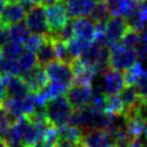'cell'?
<instances>
[{"mask_svg": "<svg viewBox=\"0 0 147 147\" xmlns=\"http://www.w3.org/2000/svg\"><path fill=\"white\" fill-rule=\"evenodd\" d=\"M44 110L47 119L56 127H61L68 124L72 113L71 106L63 95L49 99L45 103Z\"/></svg>", "mask_w": 147, "mask_h": 147, "instance_id": "6da1fadb", "label": "cell"}, {"mask_svg": "<svg viewBox=\"0 0 147 147\" xmlns=\"http://www.w3.org/2000/svg\"><path fill=\"white\" fill-rule=\"evenodd\" d=\"M137 62V53L134 49L127 48L121 42H116L109 48L108 65L110 69L123 71L127 70Z\"/></svg>", "mask_w": 147, "mask_h": 147, "instance_id": "7a4b0ae2", "label": "cell"}, {"mask_svg": "<svg viewBox=\"0 0 147 147\" xmlns=\"http://www.w3.org/2000/svg\"><path fill=\"white\" fill-rule=\"evenodd\" d=\"M2 107L10 114V116L15 121L20 117L31 115L37 108L34 96L31 93L21 98H6Z\"/></svg>", "mask_w": 147, "mask_h": 147, "instance_id": "3957f363", "label": "cell"}, {"mask_svg": "<svg viewBox=\"0 0 147 147\" xmlns=\"http://www.w3.org/2000/svg\"><path fill=\"white\" fill-rule=\"evenodd\" d=\"M46 21L49 29V34H56L61 29H63L69 22V15L67 13L65 6L57 1L45 8Z\"/></svg>", "mask_w": 147, "mask_h": 147, "instance_id": "277c9868", "label": "cell"}, {"mask_svg": "<svg viewBox=\"0 0 147 147\" xmlns=\"http://www.w3.org/2000/svg\"><path fill=\"white\" fill-rule=\"evenodd\" d=\"M92 96L91 85L86 84H70L65 92V99L68 100L69 105L71 106L72 110L84 108L85 106L90 105Z\"/></svg>", "mask_w": 147, "mask_h": 147, "instance_id": "5b68a950", "label": "cell"}, {"mask_svg": "<svg viewBox=\"0 0 147 147\" xmlns=\"http://www.w3.org/2000/svg\"><path fill=\"white\" fill-rule=\"evenodd\" d=\"M25 25L33 33L49 34L44 6L37 5L28 10V13L25 14Z\"/></svg>", "mask_w": 147, "mask_h": 147, "instance_id": "8992f818", "label": "cell"}, {"mask_svg": "<svg viewBox=\"0 0 147 147\" xmlns=\"http://www.w3.org/2000/svg\"><path fill=\"white\" fill-rule=\"evenodd\" d=\"M45 72L49 82L70 85L72 83V70L69 63L62 61H53L45 65Z\"/></svg>", "mask_w": 147, "mask_h": 147, "instance_id": "52a82bcc", "label": "cell"}, {"mask_svg": "<svg viewBox=\"0 0 147 147\" xmlns=\"http://www.w3.org/2000/svg\"><path fill=\"white\" fill-rule=\"evenodd\" d=\"M111 133L106 129H90L83 134L79 147H108L113 142Z\"/></svg>", "mask_w": 147, "mask_h": 147, "instance_id": "ba28073f", "label": "cell"}, {"mask_svg": "<svg viewBox=\"0 0 147 147\" xmlns=\"http://www.w3.org/2000/svg\"><path fill=\"white\" fill-rule=\"evenodd\" d=\"M21 77L25 82L31 94H36V93L40 92L48 84V78L45 72V69L40 64H37L33 69H31L26 74L22 75Z\"/></svg>", "mask_w": 147, "mask_h": 147, "instance_id": "9c48e42d", "label": "cell"}, {"mask_svg": "<svg viewBox=\"0 0 147 147\" xmlns=\"http://www.w3.org/2000/svg\"><path fill=\"white\" fill-rule=\"evenodd\" d=\"M101 84H102L103 91L107 96L118 95L119 92L125 86L123 74H121V71H117V70H114L110 68H108L102 74Z\"/></svg>", "mask_w": 147, "mask_h": 147, "instance_id": "30bf717a", "label": "cell"}, {"mask_svg": "<svg viewBox=\"0 0 147 147\" xmlns=\"http://www.w3.org/2000/svg\"><path fill=\"white\" fill-rule=\"evenodd\" d=\"M127 21L121 16H114L106 23V45L111 46L122 39L127 30Z\"/></svg>", "mask_w": 147, "mask_h": 147, "instance_id": "8fae6325", "label": "cell"}, {"mask_svg": "<svg viewBox=\"0 0 147 147\" xmlns=\"http://www.w3.org/2000/svg\"><path fill=\"white\" fill-rule=\"evenodd\" d=\"M0 77L5 85L7 98H21L30 94V91L22 77L14 75H0Z\"/></svg>", "mask_w": 147, "mask_h": 147, "instance_id": "7c38bea8", "label": "cell"}, {"mask_svg": "<svg viewBox=\"0 0 147 147\" xmlns=\"http://www.w3.org/2000/svg\"><path fill=\"white\" fill-rule=\"evenodd\" d=\"M106 3L113 17L121 16L125 20H129L134 15L139 2L137 0H107Z\"/></svg>", "mask_w": 147, "mask_h": 147, "instance_id": "4fadbf2b", "label": "cell"}, {"mask_svg": "<svg viewBox=\"0 0 147 147\" xmlns=\"http://www.w3.org/2000/svg\"><path fill=\"white\" fill-rule=\"evenodd\" d=\"M23 18H25V8L20 2H7L0 15V22L7 26L21 23Z\"/></svg>", "mask_w": 147, "mask_h": 147, "instance_id": "5bb4252c", "label": "cell"}, {"mask_svg": "<svg viewBox=\"0 0 147 147\" xmlns=\"http://www.w3.org/2000/svg\"><path fill=\"white\" fill-rule=\"evenodd\" d=\"M95 6L94 0H68L65 3L67 13L69 17L79 18L90 16Z\"/></svg>", "mask_w": 147, "mask_h": 147, "instance_id": "9a60e30c", "label": "cell"}, {"mask_svg": "<svg viewBox=\"0 0 147 147\" xmlns=\"http://www.w3.org/2000/svg\"><path fill=\"white\" fill-rule=\"evenodd\" d=\"M72 29L75 38L83 39L86 41H93L95 24L92 22V20L86 17L75 18V21L72 22Z\"/></svg>", "mask_w": 147, "mask_h": 147, "instance_id": "2e32d148", "label": "cell"}, {"mask_svg": "<svg viewBox=\"0 0 147 147\" xmlns=\"http://www.w3.org/2000/svg\"><path fill=\"white\" fill-rule=\"evenodd\" d=\"M37 61L38 64L40 65H46L51 62L54 61L55 59V52H54V46H53V39L52 36L48 34L45 42L41 45V47L37 51Z\"/></svg>", "mask_w": 147, "mask_h": 147, "instance_id": "e0dca14e", "label": "cell"}, {"mask_svg": "<svg viewBox=\"0 0 147 147\" xmlns=\"http://www.w3.org/2000/svg\"><path fill=\"white\" fill-rule=\"evenodd\" d=\"M83 134H84V131L80 127H77L70 124H65L59 127V139L69 141L75 145H79L83 138Z\"/></svg>", "mask_w": 147, "mask_h": 147, "instance_id": "ac0fdd59", "label": "cell"}, {"mask_svg": "<svg viewBox=\"0 0 147 147\" xmlns=\"http://www.w3.org/2000/svg\"><path fill=\"white\" fill-rule=\"evenodd\" d=\"M103 113L108 116H123L125 107L118 95H110L106 98Z\"/></svg>", "mask_w": 147, "mask_h": 147, "instance_id": "d6986e66", "label": "cell"}, {"mask_svg": "<svg viewBox=\"0 0 147 147\" xmlns=\"http://www.w3.org/2000/svg\"><path fill=\"white\" fill-rule=\"evenodd\" d=\"M16 61H17L20 75L26 74L28 71H30L31 69H33V68L38 64L37 56L34 55V53L28 52V51L23 52V53L16 59Z\"/></svg>", "mask_w": 147, "mask_h": 147, "instance_id": "ffe728a7", "label": "cell"}, {"mask_svg": "<svg viewBox=\"0 0 147 147\" xmlns=\"http://www.w3.org/2000/svg\"><path fill=\"white\" fill-rule=\"evenodd\" d=\"M29 29L25 24L23 23H17L14 25L9 26V41L16 42V44H24V41L28 39L29 34Z\"/></svg>", "mask_w": 147, "mask_h": 147, "instance_id": "44dd1931", "label": "cell"}, {"mask_svg": "<svg viewBox=\"0 0 147 147\" xmlns=\"http://www.w3.org/2000/svg\"><path fill=\"white\" fill-rule=\"evenodd\" d=\"M52 39H53V46H54V52H55V59L70 64L75 59H72L68 49V44L57 38H54L53 36H52Z\"/></svg>", "mask_w": 147, "mask_h": 147, "instance_id": "7402d4cb", "label": "cell"}, {"mask_svg": "<svg viewBox=\"0 0 147 147\" xmlns=\"http://www.w3.org/2000/svg\"><path fill=\"white\" fill-rule=\"evenodd\" d=\"M67 44H68V49H69L72 59H78L83 54V52L86 51L93 44V41H86V40L78 39V38L74 37Z\"/></svg>", "mask_w": 147, "mask_h": 147, "instance_id": "603a6c76", "label": "cell"}, {"mask_svg": "<svg viewBox=\"0 0 147 147\" xmlns=\"http://www.w3.org/2000/svg\"><path fill=\"white\" fill-rule=\"evenodd\" d=\"M144 70H145V68H144L142 63L138 62V61L132 67H130L127 70H125V72L123 74L125 86H134L136 82L138 80V78L140 77V75L142 74Z\"/></svg>", "mask_w": 147, "mask_h": 147, "instance_id": "cb8c5ba5", "label": "cell"}, {"mask_svg": "<svg viewBox=\"0 0 147 147\" xmlns=\"http://www.w3.org/2000/svg\"><path fill=\"white\" fill-rule=\"evenodd\" d=\"M47 36H48V34H40V33H33V34L29 36L28 39H26V40L24 41V44H23L25 51L32 52V53L37 52V51L41 47V45L45 42Z\"/></svg>", "mask_w": 147, "mask_h": 147, "instance_id": "d4e9b609", "label": "cell"}, {"mask_svg": "<svg viewBox=\"0 0 147 147\" xmlns=\"http://www.w3.org/2000/svg\"><path fill=\"white\" fill-rule=\"evenodd\" d=\"M91 18L93 21H95V23H99V22H107L109 20V16H110V13H109V9H108V6L106 2H98L92 13H91Z\"/></svg>", "mask_w": 147, "mask_h": 147, "instance_id": "484cf974", "label": "cell"}, {"mask_svg": "<svg viewBox=\"0 0 147 147\" xmlns=\"http://www.w3.org/2000/svg\"><path fill=\"white\" fill-rule=\"evenodd\" d=\"M15 119L10 116V114L2 107L0 106V138L5 139L9 129L14 124Z\"/></svg>", "mask_w": 147, "mask_h": 147, "instance_id": "4316f807", "label": "cell"}, {"mask_svg": "<svg viewBox=\"0 0 147 147\" xmlns=\"http://www.w3.org/2000/svg\"><path fill=\"white\" fill-rule=\"evenodd\" d=\"M139 41H140L139 32L132 30L131 28H127V30L125 31V33L123 34V37L121 39V44L131 49H136Z\"/></svg>", "mask_w": 147, "mask_h": 147, "instance_id": "83f0119b", "label": "cell"}, {"mask_svg": "<svg viewBox=\"0 0 147 147\" xmlns=\"http://www.w3.org/2000/svg\"><path fill=\"white\" fill-rule=\"evenodd\" d=\"M22 51H23V47H22L21 44L8 41L7 44L3 45L1 53H2L3 59H13V60H16L22 54Z\"/></svg>", "mask_w": 147, "mask_h": 147, "instance_id": "f1b7e54d", "label": "cell"}, {"mask_svg": "<svg viewBox=\"0 0 147 147\" xmlns=\"http://www.w3.org/2000/svg\"><path fill=\"white\" fill-rule=\"evenodd\" d=\"M93 42L99 46H107L106 45V22L95 23Z\"/></svg>", "mask_w": 147, "mask_h": 147, "instance_id": "f546056e", "label": "cell"}, {"mask_svg": "<svg viewBox=\"0 0 147 147\" xmlns=\"http://www.w3.org/2000/svg\"><path fill=\"white\" fill-rule=\"evenodd\" d=\"M0 75H14V76L20 75L17 61L13 59H3L2 64H1Z\"/></svg>", "mask_w": 147, "mask_h": 147, "instance_id": "4dcf8cb0", "label": "cell"}, {"mask_svg": "<svg viewBox=\"0 0 147 147\" xmlns=\"http://www.w3.org/2000/svg\"><path fill=\"white\" fill-rule=\"evenodd\" d=\"M136 53H137V57L147 62V30L146 29L141 32L140 41L136 48Z\"/></svg>", "mask_w": 147, "mask_h": 147, "instance_id": "1f68e13d", "label": "cell"}, {"mask_svg": "<svg viewBox=\"0 0 147 147\" xmlns=\"http://www.w3.org/2000/svg\"><path fill=\"white\" fill-rule=\"evenodd\" d=\"M134 87L140 98H147V69L146 68L140 75V77L138 78V80L136 82Z\"/></svg>", "mask_w": 147, "mask_h": 147, "instance_id": "d6a6232c", "label": "cell"}, {"mask_svg": "<svg viewBox=\"0 0 147 147\" xmlns=\"http://www.w3.org/2000/svg\"><path fill=\"white\" fill-rule=\"evenodd\" d=\"M52 36V34H51ZM54 38H57V39H60V40H62V41H65V42H68L69 40H71L72 38H74V29H72V22H68V24L63 28V29H61L56 34H54L53 36Z\"/></svg>", "mask_w": 147, "mask_h": 147, "instance_id": "836d02e7", "label": "cell"}, {"mask_svg": "<svg viewBox=\"0 0 147 147\" xmlns=\"http://www.w3.org/2000/svg\"><path fill=\"white\" fill-rule=\"evenodd\" d=\"M9 41V26L0 22V45H5Z\"/></svg>", "mask_w": 147, "mask_h": 147, "instance_id": "e575fe53", "label": "cell"}, {"mask_svg": "<svg viewBox=\"0 0 147 147\" xmlns=\"http://www.w3.org/2000/svg\"><path fill=\"white\" fill-rule=\"evenodd\" d=\"M18 2H20L25 9H31L32 7L39 5L40 0H20Z\"/></svg>", "mask_w": 147, "mask_h": 147, "instance_id": "d590c367", "label": "cell"}, {"mask_svg": "<svg viewBox=\"0 0 147 147\" xmlns=\"http://www.w3.org/2000/svg\"><path fill=\"white\" fill-rule=\"evenodd\" d=\"M55 147H79V145H75V144H71L69 141H65V140H61L59 139Z\"/></svg>", "mask_w": 147, "mask_h": 147, "instance_id": "8d00e7d4", "label": "cell"}, {"mask_svg": "<svg viewBox=\"0 0 147 147\" xmlns=\"http://www.w3.org/2000/svg\"><path fill=\"white\" fill-rule=\"evenodd\" d=\"M6 98H7V95H6L5 85H3L2 79H1V77H0V106H2V103H3V101H5Z\"/></svg>", "mask_w": 147, "mask_h": 147, "instance_id": "74e56055", "label": "cell"}, {"mask_svg": "<svg viewBox=\"0 0 147 147\" xmlns=\"http://www.w3.org/2000/svg\"><path fill=\"white\" fill-rule=\"evenodd\" d=\"M57 1L59 0H40V2H41L42 6H49V5H53V3L57 2Z\"/></svg>", "mask_w": 147, "mask_h": 147, "instance_id": "f35d334b", "label": "cell"}, {"mask_svg": "<svg viewBox=\"0 0 147 147\" xmlns=\"http://www.w3.org/2000/svg\"><path fill=\"white\" fill-rule=\"evenodd\" d=\"M129 147H144V145L141 144V141H139V139H137V140H133Z\"/></svg>", "mask_w": 147, "mask_h": 147, "instance_id": "ab89813d", "label": "cell"}, {"mask_svg": "<svg viewBox=\"0 0 147 147\" xmlns=\"http://www.w3.org/2000/svg\"><path fill=\"white\" fill-rule=\"evenodd\" d=\"M33 147H53V146H51L49 144H47V142H45V141H39L37 145H34Z\"/></svg>", "mask_w": 147, "mask_h": 147, "instance_id": "60d3db41", "label": "cell"}, {"mask_svg": "<svg viewBox=\"0 0 147 147\" xmlns=\"http://www.w3.org/2000/svg\"><path fill=\"white\" fill-rule=\"evenodd\" d=\"M5 6H6V1H5V0H0V15H1V13H2Z\"/></svg>", "mask_w": 147, "mask_h": 147, "instance_id": "b9f144b4", "label": "cell"}, {"mask_svg": "<svg viewBox=\"0 0 147 147\" xmlns=\"http://www.w3.org/2000/svg\"><path fill=\"white\" fill-rule=\"evenodd\" d=\"M0 147H9L8 144L6 142V140L2 139V138H0Z\"/></svg>", "mask_w": 147, "mask_h": 147, "instance_id": "7bdbcfd3", "label": "cell"}, {"mask_svg": "<svg viewBox=\"0 0 147 147\" xmlns=\"http://www.w3.org/2000/svg\"><path fill=\"white\" fill-rule=\"evenodd\" d=\"M144 134H145V138L147 140V119H146V124H145V129H144ZM145 147V146H144Z\"/></svg>", "mask_w": 147, "mask_h": 147, "instance_id": "ee69618b", "label": "cell"}, {"mask_svg": "<svg viewBox=\"0 0 147 147\" xmlns=\"http://www.w3.org/2000/svg\"><path fill=\"white\" fill-rule=\"evenodd\" d=\"M2 61H3V56H2V53H0V72H1V64H2Z\"/></svg>", "mask_w": 147, "mask_h": 147, "instance_id": "f6af8a7d", "label": "cell"}, {"mask_svg": "<svg viewBox=\"0 0 147 147\" xmlns=\"http://www.w3.org/2000/svg\"><path fill=\"white\" fill-rule=\"evenodd\" d=\"M15 147H26V146L23 145V144H20V145H17V146H15Z\"/></svg>", "mask_w": 147, "mask_h": 147, "instance_id": "bcb514c9", "label": "cell"}, {"mask_svg": "<svg viewBox=\"0 0 147 147\" xmlns=\"http://www.w3.org/2000/svg\"><path fill=\"white\" fill-rule=\"evenodd\" d=\"M95 2H105V0H94Z\"/></svg>", "mask_w": 147, "mask_h": 147, "instance_id": "7dc6e473", "label": "cell"}, {"mask_svg": "<svg viewBox=\"0 0 147 147\" xmlns=\"http://www.w3.org/2000/svg\"><path fill=\"white\" fill-rule=\"evenodd\" d=\"M108 147H117V146H116V145H115V144H111V145H109V146H108Z\"/></svg>", "mask_w": 147, "mask_h": 147, "instance_id": "c3c4849f", "label": "cell"}, {"mask_svg": "<svg viewBox=\"0 0 147 147\" xmlns=\"http://www.w3.org/2000/svg\"><path fill=\"white\" fill-rule=\"evenodd\" d=\"M138 2H144V1H147V0H137Z\"/></svg>", "mask_w": 147, "mask_h": 147, "instance_id": "681fc988", "label": "cell"}, {"mask_svg": "<svg viewBox=\"0 0 147 147\" xmlns=\"http://www.w3.org/2000/svg\"><path fill=\"white\" fill-rule=\"evenodd\" d=\"M0 51H1V45H0Z\"/></svg>", "mask_w": 147, "mask_h": 147, "instance_id": "f907efd6", "label": "cell"}, {"mask_svg": "<svg viewBox=\"0 0 147 147\" xmlns=\"http://www.w3.org/2000/svg\"><path fill=\"white\" fill-rule=\"evenodd\" d=\"M67 1H68V0H67Z\"/></svg>", "mask_w": 147, "mask_h": 147, "instance_id": "816d5d0a", "label": "cell"}]
</instances>
